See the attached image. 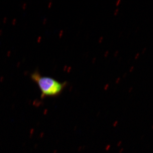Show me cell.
Returning <instances> with one entry per match:
<instances>
[{
    "instance_id": "6da1fadb",
    "label": "cell",
    "mask_w": 153,
    "mask_h": 153,
    "mask_svg": "<svg viewBox=\"0 0 153 153\" xmlns=\"http://www.w3.org/2000/svg\"><path fill=\"white\" fill-rule=\"evenodd\" d=\"M30 76L39 88L42 99L58 97L68 84L67 82H61L50 76H42L38 70L33 72Z\"/></svg>"
},
{
    "instance_id": "7a4b0ae2",
    "label": "cell",
    "mask_w": 153,
    "mask_h": 153,
    "mask_svg": "<svg viewBox=\"0 0 153 153\" xmlns=\"http://www.w3.org/2000/svg\"><path fill=\"white\" fill-rule=\"evenodd\" d=\"M152 128L153 129V124L152 125Z\"/></svg>"
}]
</instances>
